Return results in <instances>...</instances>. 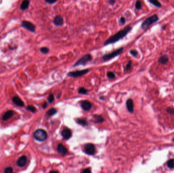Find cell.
I'll list each match as a JSON object with an SVG mask.
<instances>
[{"mask_svg":"<svg viewBox=\"0 0 174 173\" xmlns=\"http://www.w3.org/2000/svg\"><path fill=\"white\" fill-rule=\"evenodd\" d=\"M158 20V16L156 15H154L152 16L147 18L144 21L142 25V27L143 28V29L147 28L152 24H154V23H156Z\"/></svg>","mask_w":174,"mask_h":173,"instance_id":"5","label":"cell"},{"mask_svg":"<svg viewBox=\"0 0 174 173\" xmlns=\"http://www.w3.org/2000/svg\"><path fill=\"white\" fill-rule=\"evenodd\" d=\"M120 23L121 24L124 25L125 24V22H126V19H125V18L124 17H121L120 18Z\"/></svg>","mask_w":174,"mask_h":173,"instance_id":"34","label":"cell"},{"mask_svg":"<svg viewBox=\"0 0 174 173\" xmlns=\"http://www.w3.org/2000/svg\"><path fill=\"white\" fill-rule=\"evenodd\" d=\"M149 1L152 4H153L154 6L157 7H158V8H160V7H161L160 3L159 2L158 0H150Z\"/></svg>","mask_w":174,"mask_h":173,"instance_id":"22","label":"cell"},{"mask_svg":"<svg viewBox=\"0 0 174 173\" xmlns=\"http://www.w3.org/2000/svg\"><path fill=\"white\" fill-rule=\"evenodd\" d=\"M76 122L78 124L83 126L87 125L88 124V122H87L85 119H78Z\"/></svg>","mask_w":174,"mask_h":173,"instance_id":"21","label":"cell"},{"mask_svg":"<svg viewBox=\"0 0 174 173\" xmlns=\"http://www.w3.org/2000/svg\"><path fill=\"white\" fill-rule=\"evenodd\" d=\"M84 150L86 154L88 155H93L95 152V148L92 144L88 143L85 145Z\"/></svg>","mask_w":174,"mask_h":173,"instance_id":"8","label":"cell"},{"mask_svg":"<svg viewBox=\"0 0 174 173\" xmlns=\"http://www.w3.org/2000/svg\"><path fill=\"white\" fill-rule=\"evenodd\" d=\"M123 50H124V48L123 47L120 48L118 49L117 50H115V51H114L113 52H112L110 53L106 54L104 55L102 57V59L104 61H109V60L114 58V57H115L116 56H117L119 55L120 54H121V53H122V52H123Z\"/></svg>","mask_w":174,"mask_h":173,"instance_id":"3","label":"cell"},{"mask_svg":"<svg viewBox=\"0 0 174 173\" xmlns=\"http://www.w3.org/2000/svg\"><path fill=\"white\" fill-rule=\"evenodd\" d=\"M130 53L134 57H136L137 56V54H138V52H137V51H136V50H131L130 51Z\"/></svg>","mask_w":174,"mask_h":173,"instance_id":"31","label":"cell"},{"mask_svg":"<svg viewBox=\"0 0 174 173\" xmlns=\"http://www.w3.org/2000/svg\"><path fill=\"white\" fill-rule=\"evenodd\" d=\"M54 99H55L54 96L53 94H52V93L51 94H50L47 98V100L49 103H52L54 102Z\"/></svg>","mask_w":174,"mask_h":173,"instance_id":"27","label":"cell"},{"mask_svg":"<svg viewBox=\"0 0 174 173\" xmlns=\"http://www.w3.org/2000/svg\"><path fill=\"white\" fill-rule=\"evenodd\" d=\"M167 166L170 169H173L174 168V160L171 159L167 162Z\"/></svg>","mask_w":174,"mask_h":173,"instance_id":"23","label":"cell"},{"mask_svg":"<svg viewBox=\"0 0 174 173\" xmlns=\"http://www.w3.org/2000/svg\"><path fill=\"white\" fill-rule=\"evenodd\" d=\"M81 106L85 111H89L92 108V104L88 100H84L81 102Z\"/></svg>","mask_w":174,"mask_h":173,"instance_id":"11","label":"cell"},{"mask_svg":"<svg viewBox=\"0 0 174 173\" xmlns=\"http://www.w3.org/2000/svg\"><path fill=\"white\" fill-rule=\"evenodd\" d=\"M12 101L14 104L19 107H24L25 105L24 102L17 96L13 97Z\"/></svg>","mask_w":174,"mask_h":173,"instance_id":"13","label":"cell"},{"mask_svg":"<svg viewBox=\"0 0 174 173\" xmlns=\"http://www.w3.org/2000/svg\"><path fill=\"white\" fill-rule=\"evenodd\" d=\"M126 107L128 111L130 113H132L134 110V106L133 100L131 99H128L126 102Z\"/></svg>","mask_w":174,"mask_h":173,"instance_id":"15","label":"cell"},{"mask_svg":"<svg viewBox=\"0 0 174 173\" xmlns=\"http://www.w3.org/2000/svg\"><path fill=\"white\" fill-rule=\"evenodd\" d=\"M21 26L32 33L35 32L36 26L34 24L30 22V21L23 20L22 22H21Z\"/></svg>","mask_w":174,"mask_h":173,"instance_id":"7","label":"cell"},{"mask_svg":"<svg viewBox=\"0 0 174 173\" xmlns=\"http://www.w3.org/2000/svg\"><path fill=\"white\" fill-rule=\"evenodd\" d=\"M91 171L89 169H86L83 171V173H91Z\"/></svg>","mask_w":174,"mask_h":173,"instance_id":"38","label":"cell"},{"mask_svg":"<svg viewBox=\"0 0 174 173\" xmlns=\"http://www.w3.org/2000/svg\"><path fill=\"white\" fill-rule=\"evenodd\" d=\"M13 169L12 168L9 167H7L6 168L4 171V172L5 173H12L13 172Z\"/></svg>","mask_w":174,"mask_h":173,"instance_id":"30","label":"cell"},{"mask_svg":"<svg viewBox=\"0 0 174 173\" xmlns=\"http://www.w3.org/2000/svg\"><path fill=\"white\" fill-rule=\"evenodd\" d=\"M14 114V112L13 110H9L7 111L2 117V119L4 121H6L11 118Z\"/></svg>","mask_w":174,"mask_h":173,"instance_id":"14","label":"cell"},{"mask_svg":"<svg viewBox=\"0 0 174 173\" xmlns=\"http://www.w3.org/2000/svg\"><path fill=\"white\" fill-rule=\"evenodd\" d=\"M40 51L41 52H42V53H44V54H47L49 52V49L47 48V47H41L40 49Z\"/></svg>","mask_w":174,"mask_h":173,"instance_id":"24","label":"cell"},{"mask_svg":"<svg viewBox=\"0 0 174 173\" xmlns=\"http://www.w3.org/2000/svg\"><path fill=\"white\" fill-rule=\"evenodd\" d=\"M131 66H132V63H131V62L129 61V62H128V63L127 64V65H126V69L127 70H129L130 68H131Z\"/></svg>","mask_w":174,"mask_h":173,"instance_id":"33","label":"cell"},{"mask_svg":"<svg viewBox=\"0 0 174 173\" xmlns=\"http://www.w3.org/2000/svg\"><path fill=\"white\" fill-rule=\"evenodd\" d=\"M54 24L56 26H61L64 24L63 17L61 15H57L54 19Z\"/></svg>","mask_w":174,"mask_h":173,"instance_id":"9","label":"cell"},{"mask_svg":"<svg viewBox=\"0 0 174 173\" xmlns=\"http://www.w3.org/2000/svg\"><path fill=\"white\" fill-rule=\"evenodd\" d=\"M107 76L108 77V78L112 79H113L115 78V75L114 74V73H113V72H107Z\"/></svg>","mask_w":174,"mask_h":173,"instance_id":"28","label":"cell"},{"mask_svg":"<svg viewBox=\"0 0 174 173\" xmlns=\"http://www.w3.org/2000/svg\"><path fill=\"white\" fill-rule=\"evenodd\" d=\"M47 103L45 102L43 103L42 105V107L43 109H45V108L47 107Z\"/></svg>","mask_w":174,"mask_h":173,"instance_id":"37","label":"cell"},{"mask_svg":"<svg viewBox=\"0 0 174 173\" xmlns=\"http://www.w3.org/2000/svg\"><path fill=\"white\" fill-rule=\"evenodd\" d=\"M57 151L60 154H61L62 155L66 154L67 152V148L61 144L58 145L57 147Z\"/></svg>","mask_w":174,"mask_h":173,"instance_id":"16","label":"cell"},{"mask_svg":"<svg viewBox=\"0 0 174 173\" xmlns=\"http://www.w3.org/2000/svg\"><path fill=\"white\" fill-rule=\"evenodd\" d=\"M26 109L28 111H30L31 112L35 113L36 111V108L34 107V106H28L26 107Z\"/></svg>","mask_w":174,"mask_h":173,"instance_id":"25","label":"cell"},{"mask_svg":"<svg viewBox=\"0 0 174 173\" xmlns=\"http://www.w3.org/2000/svg\"><path fill=\"white\" fill-rule=\"evenodd\" d=\"M131 29L132 27L130 26H126L123 30L119 31L114 35L110 37L105 42L104 45L106 46L109 44H114V43L116 42H117L119 40L124 38L128 34V33L131 30Z\"/></svg>","mask_w":174,"mask_h":173,"instance_id":"1","label":"cell"},{"mask_svg":"<svg viewBox=\"0 0 174 173\" xmlns=\"http://www.w3.org/2000/svg\"><path fill=\"white\" fill-rule=\"evenodd\" d=\"M168 61H169V58L166 55H163L160 57L158 60V62L162 64H165L168 62Z\"/></svg>","mask_w":174,"mask_h":173,"instance_id":"18","label":"cell"},{"mask_svg":"<svg viewBox=\"0 0 174 173\" xmlns=\"http://www.w3.org/2000/svg\"><path fill=\"white\" fill-rule=\"evenodd\" d=\"M93 117L96 123H100V122H102L104 121L103 118L101 116H99V115H94Z\"/></svg>","mask_w":174,"mask_h":173,"instance_id":"19","label":"cell"},{"mask_svg":"<svg viewBox=\"0 0 174 173\" xmlns=\"http://www.w3.org/2000/svg\"><path fill=\"white\" fill-rule=\"evenodd\" d=\"M108 3L111 5H113L116 3V1L115 0H108Z\"/></svg>","mask_w":174,"mask_h":173,"instance_id":"36","label":"cell"},{"mask_svg":"<svg viewBox=\"0 0 174 173\" xmlns=\"http://www.w3.org/2000/svg\"><path fill=\"white\" fill-rule=\"evenodd\" d=\"M89 71V69H85L80 71H76L73 72H70L68 73L67 75L69 77H78L82 76H83L86 74L87 73H88Z\"/></svg>","mask_w":174,"mask_h":173,"instance_id":"6","label":"cell"},{"mask_svg":"<svg viewBox=\"0 0 174 173\" xmlns=\"http://www.w3.org/2000/svg\"><path fill=\"white\" fill-rule=\"evenodd\" d=\"M62 136L65 140L69 139L72 136V133L68 128H65L62 132Z\"/></svg>","mask_w":174,"mask_h":173,"instance_id":"12","label":"cell"},{"mask_svg":"<svg viewBox=\"0 0 174 173\" xmlns=\"http://www.w3.org/2000/svg\"><path fill=\"white\" fill-rule=\"evenodd\" d=\"M92 60V56L90 54H87L82 57V58L79 60L74 64L73 67H76L78 66H81V65H85L86 63H88V62L91 61Z\"/></svg>","mask_w":174,"mask_h":173,"instance_id":"4","label":"cell"},{"mask_svg":"<svg viewBox=\"0 0 174 173\" xmlns=\"http://www.w3.org/2000/svg\"><path fill=\"white\" fill-rule=\"evenodd\" d=\"M88 92V90L83 87H81L78 90V93L82 95H86Z\"/></svg>","mask_w":174,"mask_h":173,"instance_id":"26","label":"cell"},{"mask_svg":"<svg viewBox=\"0 0 174 173\" xmlns=\"http://www.w3.org/2000/svg\"><path fill=\"white\" fill-rule=\"evenodd\" d=\"M167 111L171 114H174V109L171 108H169L167 109Z\"/></svg>","mask_w":174,"mask_h":173,"instance_id":"35","label":"cell"},{"mask_svg":"<svg viewBox=\"0 0 174 173\" xmlns=\"http://www.w3.org/2000/svg\"><path fill=\"white\" fill-rule=\"evenodd\" d=\"M34 137L36 140L42 142L47 139V135L44 130L42 129H38L34 132Z\"/></svg>","mask_w":174,"mask_h":173,"instance_id":"2","label":"cell"},{"mask_svg":"<svg viewBox=\"0 0 174 173\" xmlns=\"http://www.w3.org/2000/svg\"><path fill=\"white\" fill-rule=\"evenodd\" d=\"M57 112V111L55 109V108H52V109L48 110L47 111L46 115L48 116H52L53 115L56 114Z\"/></svg>","mask_w":174,"mask_h":173,"instance_id":"20","label":"cell"},{"mask_svg":"<svg viewBox=\"0 0 174 173\" xmlns=\"http://www.w3.org/2000/svg\"><path fill=\"white\" fill-rule=\"evenodd\" d=\"M135 8L137 10H140L142 8V3L140 1H137L136 2Z\"/></svg>","mask_w":174,"mask_h":173,"instance_id":"29","label":"cell"},{"mask_svg":"<svg viewBox=\"0 0 174 173\" xmlns=\"http://www.w3.org/2000/svg\"><path fill=\"white\" fill-rule=\"evenodd\" d=\"M45 1L47 3L49 4H53L57 1V0H45Z\"/></svg>","mask_w":174,"mask_h":173,"instance_id":"32","label":"cell"},{"mask_svg":"<svg viewBox=\"0 0 174 173\" xmlns=\"http://www.w3.org/2000/svg\"><path fill=\"white\" fill-rule=\"evenodd\" d=\"M173 142H174V139H173Z\"/></svg>","mask_w":174,"mask_h":173,"instance_id":"39","label":"cell"},{"mask_svg":"<svg viewBox=\"0 0 174 173\" xmlns=\"http://www.w3.org/2000/svg\"><path fill=\"white\" fill-rule=\"evenodd\" d=\"M27 162V158L25 155L20 157L17 161L16 164L19 167H24Z\"/></svg>","mask_w":174,"mask_h":173,"instance_id":"10","label":"cell"},{"mask_svg":"<svg viewBox=\"0 0 174 173\" xmlns=\"http://www.w3.org/2000/svg\"><path fill=\"white\" fill-rule=\"evenodd\" d=\"M29 4H30V1L29 0H24L20 5V8L22 10H25L29 8Z\"/></svg>","mask_w":174,"mask_h":173,"instance_id":"17","label":"cell"}]
</instances>
